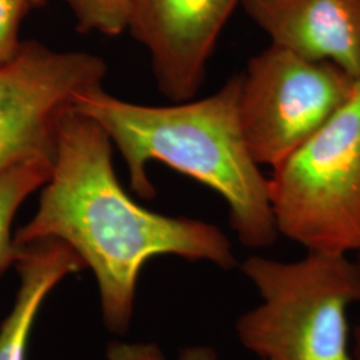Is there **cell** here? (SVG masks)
<instances>
[{
  "instance_id": "obj_1",
  "label": "cell",
  "mask_w": 360,
  "mask_h": 360,
  "mask_svg": "<svg viewBox=\"0 0 360 360\" xmlns=\"http://www.w3.org/2000/svg\"><path fill=\"white\" fill-rule=\"evenodd\" d=\"M41 239L70 245L90 267L104 323L116 334L129 327L138 278L151 257L175 255L223 270L238 264L231 242L217 226L162 215L131 199L116 176L110 138L74 105L60 120L38 210L13 235L16 245Z\"/></svg>"
},
{
  "instance_id": "obj_2",
  "label": "cell",
  "mask_w": 360,
  "mask_h": 360,
  "mask_svg": "<svg viewBox=\"0 0 360 360\" xmlns=\"http://www.w3.org/2000/svg\"><path fill=\"white\" fill-rule=\"evenodd\" d=\"M239 90L240 74L207 98L159 107L129 103L96 87L77 94L74 108L115 144L139 196L154 198L147 167L162 162L220 195L239 242L262 250L275 245L279 232L269 178L250 153L240 126Z\"/></svg>"
},
{
  "instance_id": "obj_3",
  "label": "cell",
  "mask_w": 360,
  "mask_h": 360,
  "mask_svg": "<svg viewBox=\"0 0 360 360\" xmlns=\"http://www.w3.org/2000/svg\"><path fill=\"white\" fill-rule=\"evenodd\" d=\"M262 302L236 323L262 360H354L348 309L360 302V269L346 254L307 251L292 262L252 255L242 263Z\"/></svg>"
},
{
  "instance_id": "obj_4",
  "label": "cell",
  "mask_w": 360,
  "mask_h": 360,
  "mask_svg": "<svg viewBox=\"0 0 360 360\" xmlns=\"http://www.w3.org/2000/svg\"><path fill=\"white\" fill-rule=\"evenodd\" d=\"M269 193L279 235L307 251H359L360 80L323 129L272 167Z\"/></svg>"
},
{
  "instance_id": "obj_5",
  "label": "cell",
  "mask_w": 360,
  "mask_h": 360,
  "mask_svg": "<svg viewBox=\"0 0 360 360\" xmlns=\"http://www.w3.org/2000/svg\"><path fill=\"white\" fill-rule=\"evenodd\" d=\"M358 80L331 62L272 44L240 74L239 119L257 165L274 167L334 117Z\"/></svg>"
},
{
  "instance_id": "obj_6",
  "label": "cell",
  "mask_w": 360,
  "mask_h": 360,
  "mask_svg": "<svg viewBox=\"0 0 360 360\" xmlns=\"http://www.w3.org/2000/svg\"><path fill=\"white\" fill-rule=\"evenodd\" d=\"M105 74L101 56L23 41L13 60L0 67V175L53 156L62 117L77 94L102 87Z\"/></svg>"
},
{
  "instance_id": "obj_7",
  "label": "cell",
  "mask_w": 360,
  "mask_h": 360,
  "mask_svg": "<svg viewBox=\"0 0 360 360\" xmlns=\"http://www.w3.org/2000/svg\"><path fill=\"white\" fill-rule=\"evenodd\" d=\"M242 0H135L129 30L147 49L156 86L172 102L195 98L221 30Z\"/></svg>"
},
{
  "instance_id": "obj_8",
  "label": "cell",
  "mask_w": 360,
  "mask_h": 360,
  "mask_svg": "<svg viewBox=\"0 0 360 360\" xmlns=\"http://www.w3.org/2000/svg\"><path fill=\"white\" fill-rule=\"evenodd\" d=\"M272 44L360 80V0H242Z\"/></svg>"
},
{
  "instance_id": "obj_9",
  "label": "cell",
  "mask_w": 360,
  "mask_h": 360,
  "mask_svg": "<svg viewBox=\"0 0 360 360\" xmlns=\"http://www.w3.org/2000/svg\"><path fill=\"white\" fill-rule=\"evenodd\" d=\"M15 267L20 287L11 312L0 326V360H26L30 334L43 302L68 275L86 269L77 252L58 239L18 245Z\"/></svg>"
},
{
  "instance_id": "obj_10",
  "label": "cell",
  "mask_w": 360,
  "mask_h": 360,
  "mask_svg": "<svg viewBox=\"0 0 360 360\" xmlns=\"http://www.w3.org/2000/svg\"><path fill=\"white\" fill-rule=\"evenodd\" d=\"M53 156L27 160L0 175V275L15 264L18 257V245L13 235V218L27 198L41 188L50 178Z\"/></svg>"
},
{
  "instance_id": "obj_11",
  "label": "cell",
  "mask_w": 360,
  "mask_h": 360,
  "mask_svg": "<svg viewBox=\"0 0 360 360\" xmlns=\"http://www.w3.org/2000/svg\"><path fill=\"white\" fill-rule=\"evenodd\" d=\"M75 16L77 30L108 37L129 30L135 0H65Z\"/></svg>"
},
{
  "instance_id": "obj_12",
  "label": "cell",
  "mask_w": 360,
  "mask_h": 360,
  "mask_svg": "<svg viewBox=\"0 0 360 360\" xmlns=\"http://www.w3.org/2000/svg\"><path fill=\"white\" fill-rule=\"evenodd\" d=\"M31 6L27 0H0V67L11 62L22 47L19 31Z\"/></svg>"
},
{
  "instance_id": "obj_13",
  "label": "cell",
  "mask_w": 360,
  "mask_h": 360,
  "mask_svg": "<svg viewBox=\"0 0 360 360\" xmlns=\"http://www.w3.org/2000/svg\"><path fill=\"white\" fill-rule=\"evenodd\" d=\"M107 360H166L160 348L153 343H112Z\"/></svg>"
},
{
  "instance_id": "obj_14",
  "label": "cell",
  "mask_w": 360,
  "mask_h": 360,
  "mask_svg": "<svg viewBox=\"0 0 360 360\" xmlns=\"http://www.w3.org/2000/svg\"><path fill=\"white\" fill-rule=\"evenodd\" d=\"M179 360H219L217 352L211 347L206 346H195V347L186 348Z\"/></svg>"
},
{
  "instance_id": "obj_15",
  "label": "cell",
  "mask_w": 360,
  "mask_h": 360,
  "mask_svg": "<svg viewBox=\"0 0 360 360\" xmlns=\"http://www.w3.org/2000/svg\"><path fill=\"white\" fill-rule=\"evenodd\" d=\"M355 262L358 263L360 269V250L356 251V259ZM352 355L354 360H360V323L356 326L355 331H354V342H352Z\"/></svg>"
},
{
  "instance_id": "obj_16",
  "label": "cell",
  "mask_w": 360,
  "mask_h": 360,
  "mask_svg": "<svg viewBox=\"0 0 360 360\" xmlns=\"http://www.w3.org/2000/svg\"><path fill=\"white\" fill-rule=\"evenodd\" d=\"M27 1L31 7H38V6H43L47 0H27Z\"/></svg>"
}]
</instances>
